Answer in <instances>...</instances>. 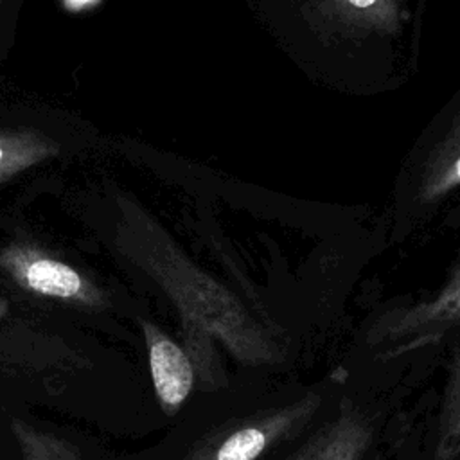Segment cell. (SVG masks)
I'll list each match as a JSON object with an SVG mask.
<instances>
[{"label": "cell", "mask_w": 460, "mask_h": 460, "mask_svg": "<svg viewBox=\"0 0 460 460\" xmlns=\"http://www.w3.org/2000/svg\"><path fill=\"white\" fill-rule=\"evenodd\" d=\"M75 4H86V2H90V0H74Z\"/></svg>", "instance_id": "cell-7"}, {"label": "cell", "mask_w": 460, "mask_h": 460, "mask_svg": "<svg viewBox=\"0 0 460 460\" xmlns=\"http://www.w3.org/2000/svg\"><path fill=\"white\" fill-rule=\"evenodd\" d=\"M438 413L435 460L460 458V340L456 341Z\"/></svg>", "instance_id": "cell-5"}, {"label": "cell", "mask_w": 460, "mask_h": 460, "mask_svg": "<svg viewBox=\"0 0 460 460\" xmlns=\"http://www.w3.org/2000/svg\"><path fill=\"white\" fill-rule=\"evenodd\" d=\"M2 156H4V151H2V147H0V160H2Z\"/></svg>", "instance_id": "cell-8"}, {"label": "cell", "mask_w": 460, "mask_h": 460, "mask_svg": "<svg viewBox=\"0 0 460 460\" xmlns=\"http://www.w3.org/2000/svg\"><path fill=\"white\" fill-rule=\"evenodd\" d=\"M352 5H356V7H368V5H372L376 0H349Z\"/></svg>", "instance_id": "cell-6"}, {"label": "cell", "mask_w": 460, "mask_h": 460, "mask_svg": "<svg viewBox=\"0 0 460 460\" xmlns=\"http://www.w3.org/2000/svg\"><path fill=\"white\" fill-rule=\"evenodd\" d=\"M18 280L31 291L58 298H83L88 300L84 280L70 266L45 257L20 261L14 266Z\"/></svg>", "instance_id": "cell-4"}, {"label": "cell", "mask_w": 460, "mask_h": 460, "mask_svg": "<svg viewBox=\"0 0 460 460\" xmlns=\"http://www.w3.org/2000/svg\"><path fill=\"white\" fill-rule=\"evenodd\" d=\"M456 169H458V174H460V162H458V167H456Z\"/></svg>", "instance_id": "cell-9"}, {"label": "cell", "mask_w": 460, "mask_h": 460, "mask_svg": "<svg viewBox=\"0 0 460 460\" xmlns=\"http://www.w3.org/2000/svg\"><path fill=\"white\" fill-rule=\"evenodd\" d=\"M144 332L155 390L162 408L171 413L185 402L192 388V365L187 354L156 327L146 325Z\"/></svg>", "instance_id": "cell-3"}, {"label": "cell", "mask_w": 460, "mask_h": 460, "mask_svg": "<svg viewBox=\"0 0 460 460\" xmlns=\"http://www.w3.org/2000/svg\"><path fill=\"white\" fill-rule=\"evenodd\" d=\"M376 437L374 417L343 401L338 413L311 437L295 460H363Z\"/></svg>", "instance_id": "cell-2"}, {"label": "cell", "mask_w": 460, "mask_h": 460, "mask_svg": "<svg viewBox=\"0 0 460 460\" xmlns=\"http://www.w3.org/2000/svg\"><path fill=\"white\" fill-rule=\"evenodd\" d=\"M322 404L318 394H309L295 404L279 408L262 419L241 426L196 460H257L271 444L311 419Z\"/></svg>", "instance_id": "cell-1"}]
</instances>
